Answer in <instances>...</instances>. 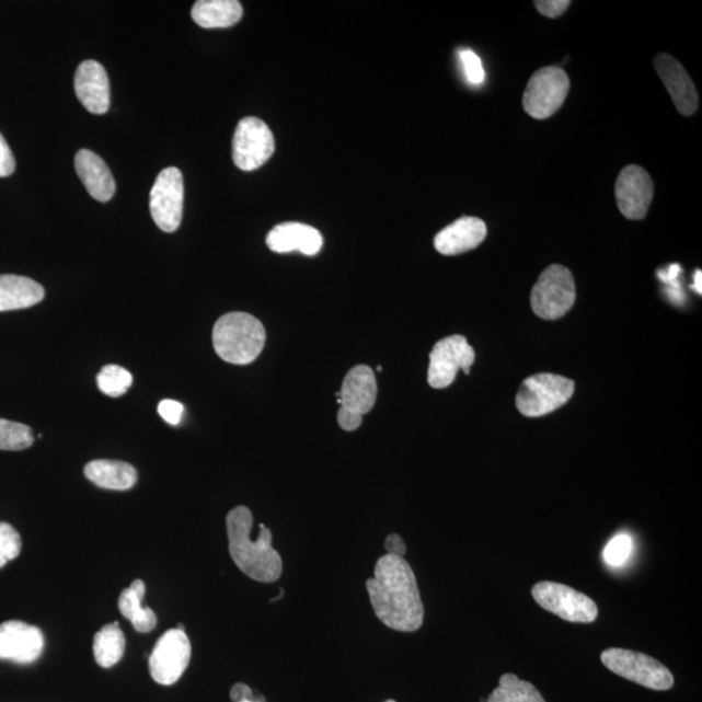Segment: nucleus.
<instances>
[{
	"label": "nucleus",
	"instance_id": "nucleus-1",
	"mask_svg": "<svg viewBox=\"0 0 702 702\" xmlns=\"http://www.w3.org/2000/svg\"><path fill=\"white\" fill-rule=\"evenodd\" d=\"M375 614L387 628L414 632L422 628L424 607L412 566L403 557L385 554L375 566L373 578L367 580Z\"/></svg>",
	"mask_w": 702,
	"mask_h": 702
},
{
	"label": "nucleus",
	"instance_id": "nucleus-2",
	"mask_svg": "<svg viewBox=\"0 0 702 702\" xmlns=\"http://www.w3.org/2000/svg\"><path fill=\"white\" fill-rule=\"evenodd\" d=\"M229 554L235 566L255 582L274 583L280 579L283 560L273 546V532L260 525L261 533L255 541L250 539L254 518L246 506L234 507L227 516Z\"/></svg>",
	"mask_w": 702,
	"mask_h": 702
},
{
	"label": "nucleus",
	"instance_id": "nucleus-3",
	"mask_svg": "<svg viewBox=\"0 0 702 702\" xmlns=\"http://www.w3.org/2000/svg\"><path fill=\"white\" fill-rule=\"evenodd\" d=\"M266 330L258 319L248 312H229L215 323L214 349L232 365H249L261 356L266 344Z\"/></svg>",
	"mask_w": 702,
	"mask_h": 702
},
{
	"label": "nucleus",
	"instance_id": "nucleus-4",
	"mask_svg": "<svg viewBox=\"0 0 702 702\" xmlns=\"http://www.w3.org/2000/svg\"><path fill=\"white\" fill-rule=\"evenodd\" d=\"M336 398L338 426L347 433L358 429L364 423V415L371 412L378 398V382L372 368L365 365L352 368Z\"/></svg>",
	"mask_w": 702,
	"mask_h": 702
},
{
	"label": "nucleus",
	"instance_id": "nucleus-5",
	"mask_svg": "<svg viewBox=\"0 0 702 702\" xmlns=\"http://www.w3.org/2000/svg\"><path fill=\"white\" fill-rule=\"evenodd\" d=\"M576 298L574 276L560 264H552L539 277L531 294L534 314L545 321H557L573 309Z\"/></svg>",
	"mask_w": 702,
	"mask_h": 702
},
{
	"label": "nucleus",
	"instance_id": "nucleus-6",
	"mask_svg": "<svg viewBox=\"0 0 702 702\" xmlns=\"http://www.w3.org/2000/svg\"><path fill=\"white\" fill-rule=\"evenodd\" d=\"M573 380L553 373H538L528 378L520 385L517 394V407L520 414L538 418L551 414L573 398Z\"/></svg>",
	"mask_w": 702,
	"mask_h": 702
},
{
	"label": "nucleus",
	"instance_id": "nucleus-7",
	"mask_svg": "<svg viewBox=\"0 0 702 702\" xmlns=\"http://www.w3.org/2000/svg\"><path fill=\"white\" fill-rule=\"evenodd\" d=\"M601 663L617 676L649 690L667 691L674 686L671 671L657 659L643 653L610 648L601 653Z\"/></svg>",
	"mask_w": 702,
	"mask_h": 702
},
{
	"label": "nucleus",
	"instance_id": "nucleus-8",
	"mask_svg": "<svg viewBox=\"0 0 702 702\" xmlns=\"http://www.w3.org/2000/svg\"><path fill=\"white\" fill-rule=\"evenodd\" d=\"M569 79L560 67L539 69L527 83L523 107L533 119L545 120L565 103Z\"/></svg>",
	"mask_w": 702,
	"mask_h": 702
},
{
	"label": "nucleus",
	"instance_id": "nucleus-9",
	"mask_svg": "<svg viewBox=\"0 0 702 702\" xmlns=\"http://www.w3.org/2000/svg\"><path fill=\"white\" fill-rule=\"evenodd\" d=\"M532 596L542 609L572 623H594L599 615L596 602L565 584L540 582L532 588Z\"/></svg>",
	"mask_w": 702,
	"mask_h": 702
},
{
	"label": "nucleus",
	"instance_id": "nucleus-10",
	"mask_svg": "<svg viewBox=\"0 0 702 702\" xmlns=\"http://www.w3.org/2000/svg\"><path fill=\"white\" fill-rule=\"evenodd\" d=\"M475 361V350L468 338L454 335L440 340L429 354L428 384L444 389L453 384L461 370L469 375Z\"/></svg>",
	"mask_w": 702,
	"mask_h": 702
},
{
	"label": "nucleus",
	"instance_id": "nucleus-11",
	"mask_svg": "<svg viewBox=\"0 0 702 702\" xmlns=\"http://www.w3.org/2000/svg\"><path fill=\"white\" fill-rule=\"evenodd\" d=\"M184 211V179L176 166L159 173L150 192V212L165 233L177 231Z\"/></svg>",
	"mask_w": 702,
	"mask_h": 702
},
{
	"label": "nucleus",
	"instance_id": "nucleus-12",
	"mask_svg": "<svg viewBox=\"0 0 702 702\" xmlns=\"http://www.w3.org/2000/svg\"><path fill=\"white\" fill-rule=\"evenodd\" d=\"M192 644L185 631L169 630L157 642L149 659L151 678L158 684L172 686L179 682L189 666Z\"/></svg>",
	"mask_w": 702,
	"mask_h": 702
},
{
	"label": "nucleus",
	"instance_id": "nucleus-13",
	"mask_svg": "<svg viewBox=\"0 0 702 702\" xmlns=\"http://www.w3.org/2000/svg\"><path fill=\"white\" fill-rule=\"evenodd\" d=\"M275 151V138L258 117H245L233 137V162L241 171L252 172L268 162Z\"/></svg>",
	"mask_w": 702,
	"mask_h": 702
},
{
	"label": "nucleus",
	"instance_id": "nucleus-14",
	"mask_svg": "<svg viewBox=\"0 0 702 702\" xmlns=\"http://www.w3.org/2000/svg\"><path fill=\"white\" fill-rule=\"evenodd\" d=\"M655 193L649 173L642 166L628 165L618 176L615 197L624 218L641 220L648 214Z\"/></svg>",
	"mask_w": 702,
	"mask_h": 702
},
{
	"label": "nucleus",
	"instance_id": "nucleus-15",
	"mask_svg": "<svg viewBox=\"0 0 702 702\" xmlns=\"http://www.w3.org/2000/svg\"><path fill=\"white\" fill-rule=\"evenodd\" d=\"M45 649V636L36 625L21 621L0 623V659L33 664Z\"/></svg>",
	"mask_w": 702,
	"mask_h": 702
},
{
	"label": "nucleus",
	"instance_id": "nucleus-16",
	"mask_svg": "<svg viewBox=\"0 0 702 702\" xmlns=\"http://www.w3.org/2000/svg\"><path fill=\"white\" fill-rule=\"evenodd\" d=\"M656 71L680 114L692 116L699 108V94L684 67L669 54H658L655 58Z\"/></svg>",
	"mask_w": 702,
	"mask_h": 702
},
{
	"label": "nucleus",
	"instance_id": "nucleus-17",
	"mask_svg": "<svg viewBox=\"0 0 702 702\" xmlns=\"http://www.w3.org/2000/svg\"><path fill=\"white\" fill-rule=\"evenodd\" d=\"M74 92L89 113L106 114L111 102L106 69L95 60L82 61L74 74Z\"/></svg>",
	"mask_w": 702,
	"mask_h": 702
},
{
	"label": "nucleus",
	"instance_id": "nucleus-18",
	"mask_svg": "<svg viewBox=\"0 0 702 702\" xmlns=\"http://www.w3.org/2000/svg\"><path fill=\"white\" fill-rule=\"evenodd\" d=\"M267 246L274 253L300 252L317 255L323 248V235L317 228L302 222H283L267 234Z\"/></svg>",
	"mask_w": 702,
	"mask_h": 702
},
{
	"label": "nucleus",
	"instance_id": "nucleus-19",
	"mask_svg": "<svg viewBox=\"0 0 702 702\" xmlns=\"http://www.w3.org/2000/svg\"><path fill=\"white\" fill-rule=\"evenodd\" d=\"M486 238L482 219L463 217L444 228L435 238V248L442 255H460L476 249Z\"/></svg>",
	"mask_w": 702,
	"mask_h": 702
},
{
	"label": "nucleus",
	"instance_id": "nucleus-20",
	"mask_svg": "<svg viewBox=\"0 0 702 702\" xmlns=\"http://www.w3.org/2000/svg\"><path fill=\"white\" fill-rule=\"evenodd\" d=\"M76 172L94 199L108 202L114 197L116 184L106 163L95 152L83 149L74 158Z\"/></svg>",
	"mask_w": 702,
	"mask_h": 702
},
{
	"label": "nucleus",
	"instance_id": "nucleus-21",
	"mask_svg": "<svg viewBox=\"0 0 702 702\" xmlns=\"http://www.w3.org/2000/svg\"><path fill=\"white\" fill-rule=\"evenodd\" d=\"M44 298V287L30 277L0 275V312L32 308Z\"/></svg>",
	"mask_w": 702,
	"mask_h": 702
},
{
	"label": "nucleus",
	"instance_id": "nucleus-22",
	"mask_svg": "<svg viewBox=\"0 0 702 702\" xmlns=\"http://www.w3.org/2000/svg\"><path fill=\"white\" fill-rule=\"evenodd\" d=\"M88 481L103 490L128 491L137 483L138 474L134 465L122 461L96 460L83 469Z\"/></svg>",
	"mask_w": 702,
	"mask_h": 702
},
{
	"label": "nucleus",
	"instance_id": "nucleus-23",
	"mask_svg": "<svg viewBox=\"0 0 702 702\" xmlns=\"http://www.w3.org/2000/svg\"><path fill=\"white\" fill-rule=\"evenodd\" d=\"M242 13V5L238 0H199L193 5L192 18L194 23L205 30H215L238 24Z\"/></svg>",
	"mask_w": 702,
	"mask_h": 702
},
{
	"label": "nucleus",
	"instance_id": "nucleus-24",
	"mask_svg": "<svg viewBox=\"0 0 702 702\" xmlns=\"http://www.w3.org/2000/svg\"><path fill=\"white\" fill-rule=\"evenodd\" d=\"M146 592L145 583L141 579H137L131 583V586L125 588L119 597V609L124 618H127L134 629L141 634H148V632L157 628L158 618L154 613V610L150 608H143V597Z\"/></svg>",
	"mask_w": 702,
	"mask_h": 702
},
{
	"label": "nucleus",
	"instance_id": "nucleus-25",
	"mask_svg": "<svg viewBox=\"0 0 702 702\" xmlns=\"http://www.w3.org/2000/svg\"><path fill=\"white\" fill-rule=\"evenodd\" d=\"M94 658L96 664L104 669L122 661L125 652V636L119 628V622L104 625L94 637Z\"/></svg>",
	"mask_w": 702,
	"mask_h": 702
},
{
	"label": "nucleus",
	"instance_id": "nucleus-26",
	"mask_svg": "<svg viewBox=\"0 0 702 702\" xmlns=\"http://www.w3.org/2000/svg\"><path fill=\"white\" fill-rule=\"evenodd\" d=\"M486 702H546L531 683L520 680L514 674H505Z\"/></svg>",
	"mask_w": 702,
	"mask_h": 702
},
{
	"label": "nucleus",
	"instance_id": "nucleus-27",
	"mask_svg": "<svg viewBox=\"0 0 702 702\" xmlns=\"http://www.w3.org/2000/svg\"><path fill=\"white\" fill-rule=\"evenodd\" d=\"M134 384V377L124 367L116 365H108L103 367L96 377V385L100 391L108 398H120V395L128 392V389Z\"/></svg>",
	"mask_w": 702,
	"mask_h": 702
},
{
	"label": "nucleus",
	"instance_id": "nucleus-28",
	"mask_svg": "<svg viewBox=\"0 0 702 702\" xmlns=\"http://www.w3.org/2000/svg\"><path fill=\"white\" fill-rule=\"evenodd\" d=\"M34 435L25 424L0 419V450L19 451L31 448Z\"/></svg>",
	"mask_w": 702,
	"mask_h": 702
},
{
	"label": "nucleus",
	"instance_id": "nucleus-29",
	"mask_svg": "<svg viewBox=\"0 0 702 702\" xmlns=\"http://www.w3.org/2000/svg\"><path fill=\"white\" fill-rule=\"evenodd\" d=\"M20 533L9 523L0 522V568L19 557L21 553Z\"/></svg>",
	"mask_w": 702,
	"mask_h": 702
},
{
	"label": "nucleus",
	"instance_id": "nucleus-30",
	"mask_svg": "<svg viewBox=\"0 0 702 702\" xmlns=\"http://www.w3.org/2000/svg\"><path fill=\"white\" fill-rule=\"evenodd\" d=\"M632 552V540L629 534H618L613 540H610L603 551V560L608 565L613 567L623 566L628 562Z\"/></svg>",
	"mask_w": 702,
	"mask_h": 702
},
{
	"label": "nucleus",
	"instance_id": "nucleus-31",
	"mask_svg": "<svg viewBox=\"0 0 702 702\" xmlns=\"http://www.w3.org/2000/svg\"><path fill=\"white\" fill-rule=\"evenodd\" d=\"M460 58L465 78H468L471 83H474V85L482 83L485 78V72L481 58H479L474 51L469 50V48L460 51Z\"/></svg>",
	"mask_w": 702,
	"mask_h": 702
},
{
	"label": "nucleus",
	"instance_id": "nucleus-32",
	"mask_svg": "<svg viewBox=\"0 0 702 702\" xmlns=\"http://www.w3.org/2000/svg\"><path fill=\"white\" fill-rule=\"evenodd\" d=\"M158 413L166 423L172 424V426H177L181 419H183L184 405L177 401L163 400L159 403Z\"/></svg>",
	"mask_w": 702,
	"mask_h": 702
},
{
	"label": "nucleus",
	"instance_id": "nucleus-33",
	"mask_svg": "<svg viewBox=\"0 0 702 702\" xmlns=\"http://www.w3.org/2000/svg\"><path fill=\"white\" fill-rule=\"evenodd\" d=\"M16 161L12 150L0 134V177H9L15 172Z\"/></svg>",
	"mask_w": 702,
	"mask_h": 702
},
{
	"label": "nucleus",
	"instance_id": "nucleus-34",
	"mask_svg": "<svg viewBox=\"0 0 702 702\" xmlns=\"http://www.w3.org/2000/svg\"><path fill=\"white\" fill-rule=\"evenodd\" d=\"M569 4H572L569 0H538V2H534L541 15L551 19L561 16Z\"/></svg>",
	"mask_w": 702,
	"mask_h": 702
},
{
	"label": "nucleus",
	"instance_id": "nucleus-35",
	"mask_svg": "<svg viewBox=\"0 0 702 702\" xmlns=\"http://www.w3.org/2000/svg\"><path fill=\"white\" fill-rule=\"evenodd\" d=\"M231 700L233 702L240 701H253V702H266L261 694H256L252 688L248 684L238 683L232 687L231 690Z\"/></svg>",
	"mask_w": 702,
	"mask_h": 702
},
{
	"label": "nucleus",
	"instance_id": "nucleus-36",
	"mask_svg": "<svg viewBox=\"0 0 702 702\" xmlns=\"http://www.w3.org/2000/svg\"><path fill=\"white\" fill-rule=\"evenodd\" d=\"M387 554L398 555V557H405L407 548L405 541L398 533L389 534L384 542Z\"/></svg>",
	"mask_w": 702,
	"mask_h": 702
},
{
	"label": "nucleus",
	"instance_id": "nucleus-37",
	"mask_svg": "<svg viewBox=\"0 0 702 702\" xmlns=\"http://www.w3.org/2000/svg\"><path fill=\"white\" fill-rule=\"evenodd\" d=\"M701 280H702L701 271L699 269L697 275H694V289H697L699 291V295L702 294Z\"/></svg>",
	"mask_w": 702,
	"mask_h": 702
},
{
	"label": "nucleus",
	"instance_id": "nucleus-38",
	"mask_svg": "<svg viewBox=\"0 0 702 702\" xmlns=\"http://www.w3.org/2000/svg\"><path fill=\"white\" fill-rule=\"evenodd\" d=\"M280 592L281 594L279 596H276L275 599L271 600V602H276V601L281 600V597L284 596V589H281Z\"/></svg>",
	"mask_w": 702,
	"mask_h": 702
},
{
	"label": "nucleus",
	"instance_id": "nucleus-39",
	"mask_svg": "<svg viewBox=\"0 0 702 702\" xmlns=\"http://www.w3.org/2000/svg\"><path fill=\"white\" fill-rule=\"evenodd\" d=\"M385 702H395L394 700H387Z\"/></svg>",
	"mask_w": 702,
	"mask_h": 702
},
{
	"label": "nucleus",
	"instance_id": "nucleus-40",
	"mask_svg": "<svg viewBox=\"0 0 702 702\" xmlns=\"http://www.w3.org/2000/svg\"><path fill=\"white\" fill-rule=\"evenodd\" d=\"M240 702H253V701H240Z\"/></svg>",
	"mask_w": 702,
	"mask_h": 702
}]
</instances>
